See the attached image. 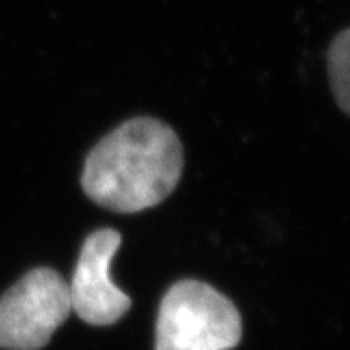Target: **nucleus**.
<instances>
[{
  "instance_id": "f257e3e1",
  "label": "nucleus",
  "mask_w": 350,
  "mask_h": 350,
  "mask_svg": "<svg viewBox=\"0 0 350 350\" xmlns=\"http://www.w3.org/2000/svg\"><path fill=\"white\" fill-rule=\"evenodd\" d=\"M183 174L181 142L152 117H137L94 146L84 163L82 189L96 204L133 214L167 199Z\"/></svg>"
},
{
  "instance_id": "f03ea898",
  "label": "nucleus",
  "mask_w": 350,
  "mask_h": 350,
  "mask_svg": "<svg viewBox=\"0 0 350 350\" xmlns=\"http://www.w3.org/2000/svg\"><path fill=\"white\" fill-rule=\"evenodd\" d=\"M243 335L234 301L200 280H179L163 296L156 350H232Z\"/></svg>"
},
{
  "instance_id": "7ed1b4c3",
  "label": "nucleus",
  "mask_w": 350,
  "mask_h": 350,
  "mask_svg": "<svg viewBox=\"0 0 350 350\" xmlns=\"http://www.w3.org/2000/svg\"><path fill=\"white\" fill-rule=\"evenodd\" d=\"M72 312L68 284L49 267L25 273L0 298V349L39 350Z\"/></svg>"
},
{
  "instance_id": "20e7f679",
  "label": "nucleus",
  "mask_w": 350,
  "mask_h": 350,
  "mask_svg": "<svg viewBox=\"0 0 350 350\" xmlns=\"http://www.w3.org/2000/svg\"><path fill=\"white\" fill-rule=\"evenodd\" d=\"M119 247L121 234L103 228L90 234L80 250L68 294L72 312L88 325H113L131 310V298L109 276V265Z\"/></svg>"
},
{
  "instance_id": "39448f33",
  "label": "nucleus",
  "mask_w": 350,
  "mask_h": 350,
  "mask_svg": "<svg viewBox=\"0 0 350 350\" xmlns=\"http://www.w3.org/2000/svg\"><path fill=\"white\" fill-rule=\"evenodd\" d=\"M327 76L338 109L350 117V27L338 31L327 49Z\"/></svg>"
}]
</instances>
